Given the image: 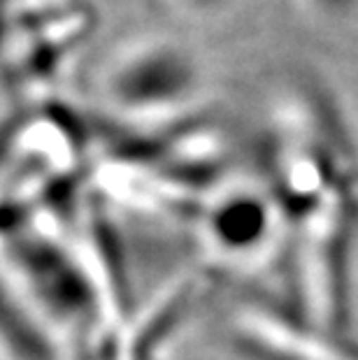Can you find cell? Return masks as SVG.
Segmentation results:
<instances>
[{"label":"cell","instance_id":"cell-8","mask_svg":"<svg viewBox=\"0 0 358 360\" xmlns=\"http://www.w3.org/2000/svg\"><path fill=\"white\" fill-rule=\"evenodd\" d=\"M172 10L191 21H212L224 17L233 0H167Z\"/></svg>","mask_w":358,"mask_h":360},{"label":"cell","instance_id":"cell-4","mask_svg":"<svg viewBox=\"0 0 358 360\" xmlns=\"http://www.w3.org/2000/svg\"><path fill=\"white\" fill-rule=\"evenodd\" d=\"M226 337L245 360H358V340L312 323L286 302L235 293L224 314Z\"/></svg>","mask_w":358,"mask_h":360},{"label":"cell","instance_id":"cell-3","mask_svg":"<svg viewBox=\"0 0 358 360\" xmlns=\"http://www.w3.org/2000/svg\"><path fill=\"white\" fill-rule=\"evenodd\" d=\"M188 228L210 274L251 270L284 251L279 214L256 174L251 179L233 174L203 202Z\"/></svg>","mask_w":358,"mask_h":360},{"label":"cell","instance_id":"cell-9","mask_svg":"<svg viewBox=\"0 0 358 360\" xmlns=\"http://www.w3.org/2000/svg\"><path fill=\"white\" fill-rule=\"evenodd\" d=\"M302 3L307 10L317 12L319 17H326V19L349 17L358 7V0H302Z\"/></svg>","mask_w":358,"mask_h":360},{"label":"cell","instance_id":"cell-5","mask_svg":"<svg viewBox=\"0 0 358 360\" xmlns=\"http://www.w3.org/2000/svg\"><path fill=\"white\" fill-rule=\"evenodd\" d=\"M21 0H0V98L14 107L49 101L56 89Z\"/></svg>","mask_w":358,"mask_h":360},{"label":"cell","instance_id":"cell-1","mask_svg":"<svg viewBox=\"0 0 358 360\" xmlns=\"http://www.w3.org/2000/svg\"><path fill=\"white\" fill-rule=\"evenodd\" d=\"M256 177L284 233L288 307L352 333L358 249V149L338 107L312 84L275 103L256 140Z\"/></svg>","mask_w":358,"mask_h":360},{"label":"cell","instance_id":"cell-6","mask_svg":"<svg viewBox=\"0 0 358 360\" xmlns=\"http://www.w3.org/2000/svg\"><path fill=\"white\" fill-rule=\"evenodd\" d=\"M51 75L60 82L96 26L91 0H21Z\"/></svg>","mask_w":358,"mask_h":360},{"label":"cell","instance_id":"cell-2","mask_svg":"<svg viewBox=\"0 0 358 360\" xmlns=\"http://www.w3.org/2000/svg\"><path fill=\"white\" fill-rule=\"evenodd\" d=\"M200 94V63L167 37L128 42L112 53L98 77L105 121L124 128H158L193 117Z\"/></svg>","mask_w":358,"mask_h":360},{"label":"cell","instance_id":"cell-7","mask_svg":"<svg viewBox=\"0 0 358 360\" xmlns=\"http://www.w3.org/2000/svg\"><path fill=\"white\" fill-rule=\"evenodd\" d=\"M47 333L0 270V360H58Z\"/></svg>","mask_w":358,"mask_h":360}]
</instances>
